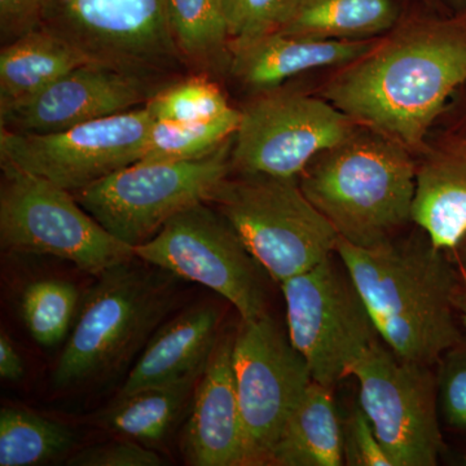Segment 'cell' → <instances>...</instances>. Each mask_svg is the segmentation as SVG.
I'll return each instance as SVG.
<instances>
[{"mask_svg":"<svg viewBox=\"0 0 466 466\" xmlns=\"http://www.w3.org/2000/svg\"><path fill=\"white\" fill-rule=\"evenodd\" d=\"M0 245L9 253L67 260L87 274L137 258L134 247L116 240L56 184L0 158Z\"/></svg>","mask_w":466,"mask_h":466,"instance_id":"obj_6","label":"cell"},{"mask_svg":"<svg viewBox=\"0 0 466 466\" xmlns=\"http://www.w3.org/2000/svg\"><path fill=\"white\" fill-rule=\"evenodd\" d=\"M332 389L312 381L283 429L271 466H341L343 425Z\"/></svg>","mask_w":466,"mask_h":466,"instance_id":"obj_20","label":"cell"},{"mask_svg":"<svg viewBox=\"0 0 466 466\" xmlns=\"http://www.w3.org/2000/svg\"><path fill=\"white\" fill-rule=\"evenodd\" d=\"M88 63L90 58L72 43L35 27L0 51V106L34 96Z\"/></svg>","mask_w":466,"mask_h":466,"instance_id":"obj_21","label":"cell"},{"mask_svg":"<svg viewBox=\"0 0 466 466\" xmlns=\"http://www.w3.org/2000/svg\"><path fill=\"white\" fill-rule=\"evenodd\" d=\"M79 300V290L70 281L46 279L27 285L21 314L34 341L46 348L64 341L75 325Z\"/></svg>","mask_w":466,"mask_h":466,"instance_id":"obj_27","label":"cell"},{"mask_svg":"<svg viewBox=\"0 0 466 466\" xmlns=\"http://www.w3.org/2000/svg\"><path fill=\"white\" fill-rule=\"evenodd\" d=\"M453 134L459 135V137H466V118H464V121L461 122V125H460L458 130H456Z\"/></svg>","mask_w":466,"mask_h":466,"instance_id":"obj_37","label":"cell"},{"mask_svg":"<svg viewBox=\"0 0 466 466\" xmlns=\"http://www.w3.org/2000/svg\"><path fill=\"white\" fill-rule=\"evenodd\" d=\"M231 174L208 204L275 281L284 283L336 253L339 235L302 191L299 177Z\"/></svg>","mask_w":466,"mask_h":466,"instance_id":"obj_5","label":"cell"},{"mask_svg":"<svg viewBox=\"0 0 466 466\" xmlns=\"http://www.w3.org/2000/svg\"><path fill=\"white\" fill-rule=\"evenodd\" d=\"M466 84V12L404 24L327 85L324 99L358 125L421 148L447 100Z\"/></svg>","mask_w":466,"mask_h":466,"instance_id":"obj_1","label":"cell"},{"mask_svg":"<svg viewBox=\"0 0 466 466\" xmlns=\"http://www.w3.org/2000/svg\"><path fill=\"white\" fill-rule=\"evenodd\" d=\"M438 406L444 424L466 431V339L440 360Z\"/></svg>","mask_w":466,"mask_h":466,"instance_id":"obj_30","label":"cell"},{"mask_svg":"<svg viewBox=\"0 0 466 466\" xmlns=\"http://www.w3.org/2000/svg\"><path fill=\"white\" fill-rule=\"evenodd\" d=\"M412 222L441 250H455L466 238V137L452 134L426 150L417 167Z\"/></svg>","mask_w":466,"mask_h":466,"instance_id":"obj_19","label":"cell"},{"mask_svg":"<svg viewBox=\"0 0 466 466\" xmlns=\"http://www.w3.org/2000/svg\"><path fill=\"white\" fill-rule=\"evenodd\" d=\"M376 42L309 38L283 32L266 34L231 50L229 72L251 90H275L291 76L317 67L348 66Z\"/></svg>","mask_w":466,"mask_h":466,"instance_id":"obj_18","label":"cell"},{"mask_svg":"<svg viewBox=\"0 0 466 466\" xmlns=\"http://www.w3.org/2000/svg\"><path fill=\"white\" fill-rule=\"evenodd\" d=\"M359 406L392 466H435L444 450L437 375L404 360L380 339L351 370Z\"/></svg>","mask_w":466,"mask_h":466,"instance_id":"obj_10","label":"cell"},{"mask_svg":"<svg viewBox=\"0 0 466 466\" xmlns=\"http://www.w3.org/2000/svg\"><path fill=\"white\" fill-rule=\"evenodd\" d=\"M144 106L155 121L177 124L210 121L232 109L218 85L204 76L159 88Z\"/></svg>","mask_w":466,"mask_h":466,"instance_id":"obj_28","label":"cell"},{"mask_svg":"<svg viewBox=\"0 0 466 466\" xmlns=\"http://www.w3.org/2000/svg\"><path fill=\"white\" fill-rule=\"evenodd\" d=\"M66 462L70 466H159L164 459L137 441H118L76 451Z\"/></svg>","mask_w":466,"mask_h":466,"instance_id":"obj_32","label":"cell"},{"mask_svg":"<svg viewBox=\"0 0 466 466\" xmlns=\"http://www.w3.org/2000/svg\"><path fill=\"white\" fill-rule=\"evenodd\" d=\"M395 0H300L280 32L334 41H368L400 20Z\"/></svg>","mask_w":466,"mask_h":466,"instance_id":"obj_22","label":"cell"},{"mask_svg":"<svg viewBox=\"0 0 466 466\" xmlns=\"http://www.w3.org/2000/svg\"><path fill=\"white\" fill-rule=\"evenodd\" d=\"M134 259L97 276L86 294L52 372L56 390L108 381L140 355L173 311L179 278Z\"/></svg>","mask_w":466,"mask_h":466,"instance_id":"obj_4","label":"cell"},{"mask_svg":"<svg viewBox=\"0 0 466 466\" xmlns=\"http://www.w3.org/2000/svg\"><path fill=\"white\" fill-rule=\"evenodd\" d=\"M0 376L8 382L20 381L24 376L23 359L5 332L0 336Z\"/></svg>","mask_w":466,"mask_h":466,"instance_id":"obj_34","label":"cell"},{"mask_svg":"<svg viewBox=\"0 0 466 466\" xmlns=\"http://www.w3.org/2000/svg\"><path fill=\"white\" fill-rule=\"evenodd\" d=\"M260 94L240 110L232 173L299 177L312 159L358 127L324 97L279 88Z\"/></svg>","mask_w":466,"mask_h":466,"instance_id":"obj_13","label":"cell"},{"mask_svg":"<svg viewBox=\"0 0 466 466\" xmlns=\"http://www.w3.org/2000/svg\"><path fill=\"white\" fill-rule=\"evenodd\" d=\"M366 302L380 339L394 354L433 367L465 341L456 320L460 276L428 236L336 249Z\"/></svg>","mask_w":466,"mask_h":466,"instance_id":"obj_2","label":"cell"},{"mask_svg":"<svg viewBox=\"0 0 466 466\" xmlns=\"http://www.w3.org/2000/svg\"><path fill=\"white\" fill-rule=\"evenodd\" d=\"M334 254L280 284L288 336L312 380L332 390L381 339L357 285Z\"/></svg>","mask_w":466,"mask_h":466,"instance_id":"obj_8","label":"cell"},{"mask_svg":"<svg viewBox=\"0 0 466 466\" xmlns=\"http://www.w3.org/2000/svg\"><path fill=\"white\" fill-rule=\"evenodd\" d=\"M148 76L99 63L76 67L47 88L0 106V126L18 134H52L146 106L158 90Z\"/></svg>","mask_w":466,"mask_h":466,"instance_id":"obj_15","label":"cell"},{"mask_svg":"<svg viewBox=\"0 0 466 466\" xmlns=\"http://www.w3.org/2000/svg\"><path fill=\"white\" fill-rule=\"evenodd\" d=\"M447 7L452 11V14H465L466 0H443Z\"/></svg>","mask_w":466,"mask_h":466,"instance_id":"obj_36","label":"cell"},{"mask_svg":"<svg viewBox=\"0 0 466 466\" xmlns=\"http://www.w3.org/2000/svg\"><path fill=\"white\" fill-rule=\"evenodd\" d=\"M134 253L147 265L216 291L238 309L241 320L267 314L262 266L231 223L208 202L184 208Z\"/></svg>","mask_w":466,"mask_h":466,"instance_id":"obj_9","label":"cell"},{"mask_svg":"<svg viewBox=\"0 0 466 466\" xmlns=\"http://www.w3.org/2000/svg\"><path fill=\"white\" fill-rule=\"evenodd\" d=\"M233 137L201 158L135 162L75 193L76 198L116 240L137 247L184 208L208 202L232 173Z\"/></svg>","mask_w":466,"mask_h":466,"instance_id":"obj_7","label":"cell"},{"mask_svg":"<svg viewBox=\"0 0 466 466\" xmlns=\"http://www.w3.org/2000/svg\"><path fill=\"white\" fill-rule=\"evenodd\" d=\"M460 291H459V309L461 312L462 324H464L466 332V257L462 259L460 266Z\"/></svg>","mask_w":466,"mask_h":466,"instance_id":"obj_35","label":"cell"},{"mask_svg":"<svg viewBox=\"0 0 466 466\" xmlns=\"http://www.w3.org/2000/svg\"><path fill=\"white\" fill-rule=\"evenodd\" d=\"M201 375L116 397L97 416L96 424L113 433L147 443L164 440L192 400Z\"/></svg>","mask_w":466,"mask_h":466,"instance_id":"obj_23","label":"cell"},{"mask_svg":"<svg viewBox=\"0 0 466 466\" xmlns=\"http://www.w3.org/2000/svg\"><path fill=\"white\" fill-rule=\"evenodd\" d=\"M72 43L92 63L152 78L183 58L167 0H46L41 25Z\"/></svg>","mask_w":466,"mask_h":466,"instance_id":"obj_12","label":"cell"},{"mask_svg":"<svg viewBox=\"0 0 466 466\" xmlns=\"http://www.w3.org/2000/svg\"><path fill=\"white\" fill-rule=\"evenodd\" d=\"M155 119L146 106L52 134L0 127V158L75 193L139 162Z\"/></svg>","mask_w":466,"mask_h":466,"instance_id":"obj_14","label":"cell"},{"mask_svg":"<svg viewBox=\"0 0 466 466\" xmlns=\"http://www.w3.org/2000/svg\"><path fill=\"white\" fill-rule=\"evenodd\" d=\"M461 462H462V465H465L466 466V453L464 456H462L461 458Z\"/></svg>","mask_w":466,"mask_h":466,"instance_id":"obj_38","label":"cell"},{"mask_svg":"<svg viewBox=\"0 0 466 466\" xmlns=\"http://www.w3.org/2000/svg\"><path fill=\"white\" fill-rule=\"evenodd\" d=\"M220 311L198 303L165 321L135 361L118 397L201 375L219 341Z\"/></svg>","mask_w":466,"mask_h":466,"instance_id":"obj_17","label":"cell"},{"mask_svg":"<svg viewBox=\"0 0 466 466\" xmlns=\"http://www.w3.org/2000/svg\"><path fill=\"white\" fill-rule=\"evenodd\" d=\"M233 370L244 429V466L269 465L285 424L314 381L288 332L267 312L241 320Z\"/></svg>","mask_w":466,"mask_h":466,"instance_id":"obj_11","label":"cell"},{"mask_svg":"<svg viewBox=\"0 0 466 466\" xmlns=\"http://www.w3.org/2000/svg\"><path fill=\"white\" fill-rule=\"evenodd\" d=\"M46 0H0V29L3 38L15 41L41 25Z\"/></svg>","mask_w":466,"mask_h":466,"instance_id":"obj_33","label":"cell"},{"mask_svg":"<svg viewBox=\"0 0 466 466\" xmlns=\"http://www.w3.org/2000/svg\"><path fill=\"white\" fill-rule=\"evenodd\" d=\"M343 425V456L350 466H392L363 408H352Z\"/></svg>","mask_w":466,"mask_h":466,"instance_id":"obj_31","label":"cell"},{"mask_svg":"<svg viewBox=\"0 0 466 466\" xmlns=\"http://www.w3.org/2000/svg\"><path fill=\"white\" fill-rule=\"evenodd\" d=\"M299 184L339 238L357 247L390 240L412 222L417 167L410 150L366 126L312 159Z\"/></svg>","mask_w":466,"mask_h":466,"instance_id":"obj_3","label":"cell"},{"mask_svg":"<svg viewBox=\"0 0 466 466\" xmlns=\"http://www.w3.org/2000/svg\"><path fill=\"white\" fill-rule=\"evenodd\" d=\"M300 0H223L231 50L266 34L280 32Z\"/></svg>","mask_w":466,"mask_h":466,"instance_id":"obj_29","label":"cell"},{"mask_svg":"<svg viewBox=\"0 0 466 466\" xmlns=\"http://www.w3.org/2000/svg\"><path fill=\"white\" fill-rule=\"evenodd\" d=\"M168 21L183 61L201 72L231 63V41L223 0H167Z\"/></svg>","mask_w":466,"mask_h":466,"instance_id":"obj_24","label":"cell"},{"mask_svg":"<svg viewBox=\"0 0 466 466\" xmlns=\"http://www.w3.org/2000/svg\"><path fill=\"white\" fill-rule=\"evenodd\" d=\"M240 119V110L232 108L210 121L192 124L153 121L140 162L188 161L204 157L231 139Z\"/></svg>","mask_w":466,"mask_h":466,"instance_id":"obj_26","label":"cell"},{"mask_svg":"<svg viewBox=\"0 0 466 466\" xmlns=\"http://www.w3.org/2000/svg\"><path fill=\"white\" fill-rule=\"evenodd\" d=\"M69 426L23 408L0 410V466H35L66 455L75 447Z\"/></svg>","mask_w":466,"mask_h":466,"instance_id":"obj_25","label":"cell"},{"mask_svg":"<svg viewBox=\"0 0 466 466\" xmlns=\"http://www.w3.org/2000/svg\"><path fill=\"white\" fill-rule=\"evenodd\" d=\"M233 339L220 337L193 392L180 450L192 466H244V429L233 370Z\"/></svg>","mask_w":466,"mask_h":466,"instance_id":"obj_16","label":"cell"}]
</instances>
